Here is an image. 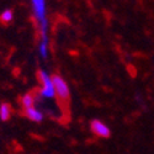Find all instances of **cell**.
<instances>
[{
  "instance_id": "cell-6",
  "label": "cell",
  "mask_w": 154,
  "mask_h": 154,
  "mask_svg": "<svg viewBox=\"0 0 154 154\" xmlns=\"http://www.w3.org/2000/svg\"><path fill=\"white\" fill-rule=\"evenodd\" d=\"M11 115V107L9 104H2L0 105V120L8 121Z\"/></svg>"
},
{
  "instance_id": "cell-9",
  "label": "cell",
  "mask_w": 154,
  "mask_h": 154,
  "mask_svg": "<svg viewBox=\"0 0 154 154\" xmlns=\"http://www.w3.org/2000/svg\"><path fill=\"white\" fill-rule=\"evenodd\" d=\"M12 20V11L11 10H4L0 14V21L3 23H9Z\"/></svg>"
},
{
  "instance_id": "cell-2",
  "label": "cell",
  "mask_w": 154,
  "mask_h": 154,
  "mask_svg": "<svg viewBox=\"0 0 154 154\" xmlns=\"http://www.w3.org/2000/svg\"><path fill=\"white\" fill-rule=\"evenodd\" d=\"M38 79L41 80V84H42L40 95L47 99L54 97L56 93H54V86L52 83V76H49V74L46 70H40L38 72Z\"/></svg>"
},
{
  "instance_id": "cell-3",
  "label": "cell",
  "mask_w": 154,
  "mask_h": 154,
  "mask_svg": "<svg viewBox=\"0 0 154 154\" xmlns=\"http://www.w3.org/2000/svg\"><path fill=\"white\" fill-rule=\"evenodd\" d=\"M52 83L54 86V93L56 95L63 100V101H67L69 99L70 91H69V86L67 84V82L64 80L60 75H53L52 76Z\"/></svg>"
},
{
  "instance_id": "cell-1",
  "label": "cell",
  "mask_w": 154,
  "mask_h": 154,
  "mask_svg": "<svg viewBox=\"0 0 154 154\" xmlns=\"http://www.w3.org/2000/svg\"><path fill=\"white\" fill-rule=\"evenodd\" d=\"M32 10L33 15L38 22V27L41 32V40L48 41V20H47V10H46V2L43 0H32Z\"/></svg>"
},
{
  "instance_id": "cell-5",
  "label": "cell",
  "mask_w": 154,
  "mask_h": 154,
  "mask_svg": "<svg viewBox=\"0 0 154 154\" xmlns=\"http://www.w3.org/2000/svg\"><path fill=\"white\" fill-rule=\"evenodd\" d=\"M25 115L26 117L33 122H41L43 120V113L41 111H38L36 107H30L25 110Z\"/></svg>"
},
{
  "instance_id": "cell-8",
  "label": "cell",
  "mask_w": 154,
  "mask_h": 154,
  "mask_svg": "<svg viewBox=\"0 0 154 154\" xmlns=\"http://www.w3.org/2000/svg\"><path fill=\"white\" fill-rule=\"evenodd\" d=\"M38 53L42 58H47L48 56V41H40V45H38Z\"/></svg>"
},
{
  "instance_id": "cell-7",
  "label": "cell",
  "mask_w": 154,
  "mask_h": 154,
  "mask_svg": "<svg viewBox=\"0 0 154 154\" xmlns=\"http://www.w3.org/2000/svg\"><path fill=\"white\" fill-rule=\"evenodd\" d=\"M33 104H35V99L31 94H26L23 95L22 99H21V105L23 106V109H30V107H33Z\"/></svg>"
},
{
  "instance_id": "cell-4",
  "label": "cell",
  "mask_w": 154,
  "mask_h": 154,
  "mask_svg": "<svg viewBox=\"0 0 154 154\" xmlns=\"http://www.w3.org/2000/svg\"><path fill=\"white\" fill-rule=\"evenodd\" d=\"M90 128H91V131L99 137L109 138L111 136V130L109 128V126L105 125L100 120H93L91 123H90Z\"/></svg>"
}]
</instances>
